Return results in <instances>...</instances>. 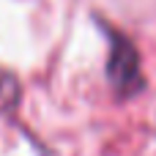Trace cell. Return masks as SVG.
<instances>
[{
	"label": "cell",
	"instance_id": "6da1fadb",
	"mask_svg": "<svg viewBox=\"0 0 156 156\" xmlns=\"http://www.w3.org/2000/svg\"><path fill=\"white\" fill-rule=\"evenodd\" d=\"M110 36V58H107V77L118 99H129L143 90V66L137 47L121 33L107 30Z\"/></svg>",
	"mask_w": 156,
	"mask_h": 156
},
{
	"label": "cell",
	"instance_id": "7a4b0ae2",
	"mask_svg": "<svg viewBox=\"0 0 156 156\" xmlns=\"http://www.w3.org/2000/svg\"><path fill=\"white\" fill-rule=\"evenodd\" d=\"M16 93H19L16 80L0 69V104H14L16 101Z\"/></svg>",
	"mask_w": 156,
	"mask_h": 156
}]
</instances>
